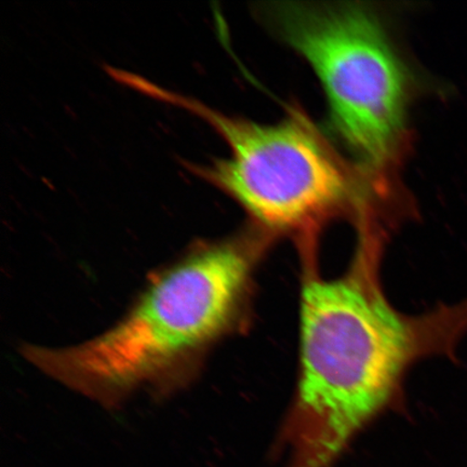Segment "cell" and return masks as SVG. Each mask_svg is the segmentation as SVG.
Here are the masks:
<instances>
[{
    "instance_id": "obj_1",
    "label": "cell",
    "mask_w": 467,
    "mask_h": 467,
    "mask_svg": "<svg viewBox=\"0 0 467 467\" xmlns=\"http://www.w3.org/2000/svg\"><path fill=\"white\" fill-rule=\"evenodd\" d=\"M365 241L346 275L306 278L301 302V375L282 431L287 467H331L387 406L417 360L457 361L467 297L421 317L397 312Z\"/></svg>"
},
{
    "instance_id": "obj_2",
    "label": "cell",
    "mask_w": 467,
    "mask_h": 467,
    "mask_svg": "<svg viewBox=\"0 0 467 467\" xmlns=\"http://www.w3.org/2000/svg\"><path fill=\"white\" fill-rule=\"evenodd\" d=\"M259 242L251 234L197 244L150 280L112 328L78 346L26 347L45 375L103 405L165 389L194 372L235 328Z\"/></svg>"
},
{
    "instance_id": "obj_3",
    "label": "cell",
    "mask_w": 467,
    "mask_h": 467,
    "mask_svg": "<svg viewBox=\"0 0 467 467\" xmlns=\"http://www.w3.org/2000/svg\"><path fill=\"white\" fill-rule=\"evenodd\" d=\"M273 26L311 64L332 124L365 171H388L405 141L408 68L372 10L356 4L280 3Z\"/></svg>"
},
{
    "instance_id": "obj_4",
    "label": "cell",
    "mask_w": 467,
    "mask_h": 467,
    "mask_svg": "<svg viewBox=\"0 0 467 467\" xmlns=\"http://www.w3.org/2000/svg\"><path fill=\"white\" fill-rule=\"evenodd\" d=\"M119 83L201 117L229 145V159L189 165L190 171L226 192L261 225L277 231L306 229L347 206L352 180L319 134L301 116L261 125L163 89L142 76Z\"/></svg>"
}]
</instances>
